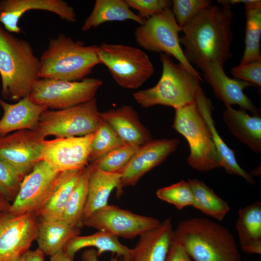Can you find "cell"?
<instances>
[{
  "label": "cell",
  "instance_id": "29",
  "mask_svg": "<svg viewBox=\"0 0 261 261\" xmlns=\"http://www.w3.org/2000/svg\"><path fill=\"white\" fill-rule=\"evenodd\" d=\"M131 20L139 25L146 20L134 14L125 0H96L93 10L85 20L82 30L86 31L108 22Z\"/></svg>",
  "mask_w": 261,
  "mask_h": 261
},
{
  "label": "cell",
  "instance_id": "22",
  "mask_svg": "<svg viewBox=\"0 0 261 261\" xmlns=\"http://www.w3.org/2000/svg\"><path fill=\"white\" fill-rule=\"evenodd\" d=\"M196 103L198 109L207 124L212 135L216 148L220 160L221 167L229 174L237 175L247 182L254 184L253 176L238 163L234 152L222 139L216 129L213 118L212 102L201 88L197 94Z\"/></svg>",
  "mask_w": 261,
  "mask_h": 261
},
{
  "label": "cell",
  "instance_id": "21",
  "mask_svg": "<svg viewBox=\"0 0 261 261\" xmlns=\"http://www.w3.org/2000/svg\"><path fill=\"white\" fill-rule=\"evenodd\" d=\"M3 115L0 119V136L23 130H35L42 114L48 109L44 105L33 103L29 95L11 104L0 98Z\"/></svg>",
  "mask_w": 261,
  "mask_h": 261
},
{
  "label": "cell",
  "instance_id": "1",
  "mask_svg": "<svg viewBox=\"0 0 261 261\" xmlns=\"http://www.w3.org/2000/svg\"><path fill=\"white\" fill-rule=\"evenodd\" d=\"M221 6L210 5L184 27L179 42L188 61L199 69L209 62L223 65L232 56L233 35L231 28L233 13L226 0H218Z\"/></svg>",
  "mask_w": 261,
  "mask_h": 261
},
{
  "label": "cell",
  "instance_id": "35",
  "mask_svg": "<svg viewBox=\"0 0 261 261\" xmlns=\"http://www.w3.org/2000/svg\"><path fill=\"white\" fill-rule=\"evenodd\" d=\"M138 147L125 145L111 151L91 163L106 172L120 173L129 163Z\"/></svg>",
  "mask_w": 261,
  "mask_h": 261
},
{
  "label": "cell",
  "instance_id": "23",
  "mask_svg": "<svg viewBox=\"0 0 261 261\" xmlns=\"http://www.w3.org/2000/svg\"><path fill=\"white\" fill-rule=\"evenodd\" d=\"M223 119L228 130L241 142L258 153H261V117L250 116L245 110L225 104Z\"/></svg>",
  "mask_w": 261,
  "mask_h": 261
},
{
  "label": "cell",
  "instance_id": "24",
  "mask_svg": "<svg viewBox=\"0 0 261 261\" xmlns=\"http://www.w3.org/2000/svg\"><path fill=\"white\" fill-rule=\"evenodd\" d=\"M88 167V193L83 213V223L94 212L108 204L110 194L114 188H116L121 177V173L106 172L93 163H89Z\"/></svg>",
  "mask_w": 261,
  "mask_h": 261
},
{
  "label": "cell",
  "instance_id": "8",
  "mask_svg": "<svg viewBox=\"0 0 261 261\" xmlns=\"http://www.w3.org/2000/svg\"><path fill=\"white\" fill-rule=\"evenodd\" d=\"M96 98L62 110H48L41 115L35 131L44 139L79 137L96 132L102 121Z\"/></svg>",
  "mask_w": 261,
  "mask_h": 261
},
{
  "label": "cell",
  "instance_id": "15",
  "mask_svg": "<svg viewBox=\"0 0 261 261\" xmlns=\"http://www.w3.org/2000/svg\"><path fill=\"white\" fill-rule=\"evenodd\" d=\"M95 134L45 139L41 160L60 172L83 169L89 164L90 146Z\"/></svg>",
  "mask_w": 261,
  "mask_h": 261
},
{
  "label": "cell",
  "instance_id": "26",
  "mask_svg": "<svg viewBox=\"0 0 261 261\" xmlns=\"http://www.w3.org/2000/svg\"><path fill=\"white\" fill-rule=\"evenodd\" d=\"M87 247L96 248L98 257L105 252H111L121 257L122 261H130V258L131 248L123 245L118 237L100 231L90 235H78L72 238L66 244L63 250L73 260L78 251Z\"/></svg>",
  "mask_w": 261,
  "mask_h": 261
},
{
  "label": "cell",
  "instance_id": "5",
  "mask_svg": "<svg viewBox=\"0 0 261 261\" xmlns=\"http://www.w3.org/2000/svg\"><path fill=\"white\" fill-rule=\"evenodd\" d=\"M162 72L157 84L133 93L135 101L148 108L161 105L179 108L194 102L199 89L200 80L180 63H175L167 55L160 53Z\"/></svg>",
  "mask_w": 261,
  "mask_h": 261
},
{
  "label": "cell",
  "instance_id": "13",
  "mask_svg": "<svg viewBox=\"0 0 261 261\" xmlns=\"http://www.w3.org/2000/svg\"><path fill=\"white\" fill-rule=\"evenodd\" d=\"M60 173L44 160L37 162L24 177L8 211L14 215L37 214L49 198Z\"/></svg>",
  "mask_w": 261,
  "mask_h": 261
},
{
  "label": "cell",
  "instance_id": "20",
  "mask_svg": "<svg viewBox=\"0 0 261 261\" xmlns=\"http://www.w3.org/2000/svg\"><path fill=\"white\" fill-rule=\"evenodd\" d=\"M174 230L171 219L168 218L142 234L131 248L130 261H166Z\"/></svg>",
  "mask_w": 261,
  "mask_h": 261
},
{
  "label": "cell",
  "instance_id": "41",
  "mask_svg": "<svg viewBox=\"0 0 261 261\" xmlns=\"http://www.w3.org/2000/svg\"><path fill=\"white\" fill-rule=\"evenodd\" d=\"M44 255L38 248L34 250H29L17 261H45Z\"/></svg>",
  "mask_w": 261,
  "mask_h": 261
},
{
  "label": "cell",
  "instance_id": "18",
  "mask_svg": "<svg viewBox=\"0 0 261 261\" xmlns=\"http://www.w3.org/2000/svg\"><path fill=\"white\" fill-rule=\"evenodd\" d=\"M31 10L52 12L69 22L76 21L73 8L62 0H2L0 1V23L8 32L19 33V19Z\"/></svg>",
  "mask_w": 261,
  "mask_h": 261
},
{
  "label": "cell",
  "instance_id": "40",
  "mask_svg": "<svg viewBox=\"0 0 261 261\" xmlns=\"http://www.w3.org/2000/svg\"><path fill=\"white\" fill-rule=\"evenodd\" d=\"M166 261H193L184 249L178 244L173 241Z\"/></svg>",
  "mask_w": 261,
  "mask_h": 261
},
{
  "label": "cell",
  "instance_id": "42",
  "mask_svg": "<svg viewBox=\"0 0 261 261\" xmlns=\"http://www.w3.org/2000/svg\"><path fill=\"white\" fill-rule=\"evenodd\" d=\"M97 251L91 248L85 251L82 255L83 261H99ZM109 261H120L118 257H112Z\"/></svg>",
  "mask_w": 261,
  "mask_h": 261
},
{
  "label": "cell",
  "instance_id": "33",
  "mask_svg": "<svg viewBox=\"0 0 261 261\" xmlns=\"http://www.w3.org/2000/svg\"><path fill=\"white\" fill-rule=\"evenodd\" d=\"M125 145V143L114 129L102 119L91 144L89 164Z\"/></svg>",
  "mask_w": 261,
  "mask_h": 261
},
{
  "label": "cell",
  "instance_id": "43",
  "mask_svg": "<svg viewBox=\"0 0 261 261\" xmlns=\"http://www.w3.org/2000/svg\"><path fill=\"white\" fill-rule=\"evenodd\" d=\"M64 251L62 250L51 256H50V261H72Z\"/></svg>",
  "mask_w": 261,
  "mask_h": 261
},
{
  "label": "cell",
  "instance_id": "2",
  "mask_svg": "<svg viewBox=\"0 0 261 261\" xmlns=\"http://www.w3.org/2000/svg\"><path fill=\"white\" fill-rule=\"evenodd\" d=\"M173 241L180 245L193 261H241L230 231L206 218L181 221L174 230Z\"/></svg>",
  "mask_w": 261,
  "mask_h": 261
},
{
  "label": "cell",
  "instance_id": "39",
  "mask_svg": "<svg viewBox=\"0 0 261 261\" xmlns=\"http://www.w3.org/2000/svg\"><path fill=\"white\" fill-rule=\"evenodd\" d=\"M231 73L236 79L261 86V61L239 64L231 69Z\"/></svg>",
  "mask_w": 261,
  "mask_h": 261
},
{
  "label": "cell",
  "instance_id": "27",
  "mask_svg": "<svg viewBox=\"0 0 261 261\" xmlns=\"http://www.w3.org/2000/svg\"><path fill=\"white\" fill-rule=\"evenodd\" d=\"M81 228L72 226L61 219H39L36 240L44 255L52 256L63 250L67 243L80 235Z\"/></svg>",
  "mask_w": 261,
  "mask_h": 261
},
{
  "label": "cell",
  "instance_id": "10",
  "mask_svg": "<svg viewBox=\"0 0 261 261\" xmlns=\"http://www.w3.org/2000/svg\"><path fill=\"white\" fill-rule=\"evenodd\" d=\"M102 84L99 79L87 77L79 81L40 79L29 96L31 101L51 110L69 108L95 98Z\"/></svg>",
  "mask_w": 261,
  "mask_h": 261
},
{
  "label": "cell",
  "instance_id": "36",
  "mask_svg": "<svg viewBox=\"0 0 261 261\" xmlns=\"http://www.w3.org/2000/svg\"><path fill=\"white\" fill-rule=\"evenodd\" d=\"M25 176L0 159V193L9 203L15 199Z\"/></svg>",
  "mask_w": 261,
  "mask_h": 261
},
{
  "label": "cell",
  "instance_id": "32",
  "mask_svg": "<svg viewBox=\"0 0 261 261\" xmlns=\"http://www.w3.org/2000/svg\"><path fill=\"white\" fill-rule=\"evenodd\" d=\"M89 179L88 166L84 168L65 206L61 220L76 228L83 226V213L86 203Z\"/></svg>",
  "mask_w": 261,
  "mask_h": 261
},
{
  "label": "cell",
  "instance_id": "4",
  "mask_svg": "<svg viewBox=\"0 0 261 261\" xmlns=\"http://www.w3.org/2000/svg\"><path fill=\"white\" fill-rule=\"evenodd\" d=\"M98 45H86L63 34L51 39L40 60V78L79 81L100 64Z\"/></svg>",
  "mask_w": 261,
  "mask_h": 261
},
{
  "label": "cell",
  "instance_id": "38",
  "mask_svg": "<svg viewBox=\"0 0 261 261\" xmlns=\"http://www.w3.org/2000/svg\"><path fill=\"white\" fill-rule=\"evenodd\" d=\"M130 8L138 12L137 14L146 20L167 8H171L172 2L169 0H125Z\"/></svg>",
  "mask_w": 261,
  "mask_h": 261
},
{
  "label": "cell",
  "instance_id": "37",
  "mask_svg": "<svg viewBox=\"0 0 261 261\" xmlns=\"http://www.w3.org/2000/svg\"><path fill=\"white\" fill-rule=\"evenodd\" d=\"M172 2V13L181 29L212 3L210 0H174Z\"/></svg>",
  "mask_w": 261,
  "mask_h": 261
},
{
  "label": "cell",
  "instance_id": "12",
  "mask_svg": "<svg viewBox=\"0 0 261 261\" xmlns=\"http://www.w3.org/2000/svg\"><path fill=\"white\" fill-rule=\"evenodd\" d=\"M160 223L155 218L137 214L109 204L94 212L83 223V226L127 239L140 236Z\"/></svg>",
  "mask_w": 261,
  "mask_h": 261
},
{
  "label": "cell",
  "instance_id": "6",
  "mask_svg": "<svg viewBox=\"0 0 261 261\" xmlns=\"http://www.w3.org/2000/svg\"><path fill=\"white\" fill-rule=\"evenodd\" d=\"M172 127L183 136L190 149L188 164L199 171L221 167L220 160L210 130L196 102L175 109Z\"/></svg>",
  "mask_w": 261,
  "mask_h": 261
},
{
  "label": "cell",
  "instance_id": "34",
  "mask_svg": "<svg viewBox=\"0 0 261 261\" xmlns=\"http://www.w3.org/2000/svg\"><path fill=\"white\" fill-rule=\"evenodd\" d=\"M157 197L174 205L177 209L192 206L194 203L193 192L188 181L181 180L169 186L158 189Z\"/></svg>",
  "mask_w": 261,
  "mask_h": 261
},
{
  "label": "cell",
  "instance_id": "44",
  "mask_svg": "<svg viewBox=\"0 0 261 261\" xmlns=\"http://www.w3.org/2000/svg\"><path fill=\"white\" fill-rule=\"evenodd\" d=\"M11 203L0 193V213L8 211Z\"/></svg>",
  "mask_w": 261,
  "mask_h": 261
},
{
  "label": "cell",
  "instance_id": "30",
  "mask_svg": "<svg viewBox=\"0 0 261 261\" xmlns=\"http://www.w3.org/2000/svg\"><path fill=\"white\" fill-rule=\"evenodd\" d=\"M246 17L245 49L239 64L261 61V1L243 0Z\"/></svg>",
  "mask_w": 261,
  "mask_h": 261
},
{
  "label": "cell",
  "instance_id": "16",
  "mask_svg": "<svg viewBox=\"0 0 261 261\" xmlns=\"http://www.w3.org/2000/svg\"><path fill=\"white\" fill-rule=\"evenodd\" d=\"M44 140L29 130L0 136V159L26 176L41 160Z\"/></svg>",
  "mask_w": 261,
  "mask_h": 261
},
{
  "label": "cell",
  "instance_id": "3",
  "mask_svg": "<svg viewBox=\"0 0 261 261\" xmlns=\"http://www.w3.org/2000/svg\"><path fill=\"white\" fill-rule=\"evenodd\" d=\"M40 60L28 41L0 23V76L3 99L18 101L29 95L40 79Z\"/></svg>",
  "mask_w": 261,
  "mask_h": 261
},
{
  "label": "cell",
  "instance_id": "19",
  "mask_svg": "<svg viewBox=\"0 0 261 261\" xmlns=\"http://www.w3.org/2000/svg\"><path fill=\"white\" fill-rule=\"evenodd\" d=\"M102 119L110 125L126 145L140 146L152 140L149 130L141 123L131 105L100 112Z\"/></svg>",
  "mask_w": 261,
  "mask_h": 261
},
{
  "label": "cell",
  "instance_id": "25",
  "mask_svg": "<svg viewBox=\"0 0 261 261\" xmlns=\"http://www.w3.org/2000/svg\"><path fill=\"white\" fill-rule=\"evenodd\" d=\"M236 228L241 250L246 253L261 255L260 202H255L239 210Z\"/></svg>",
  "mask_w": 261,
  "mask_h": 261
},
{
  "label": "cell",
  "instance_id": "14",
  "mask_svg": "<svg viewBox=\"0 0 261 261\" xmlns=\"http://www.w3.org/2000/svg\"><path fill=\"white\" fill-rule=\"evenodd\" d=\"M177 138L151 140L139 146L131 159L120 172L121 177L116 188L117 197L126 187L135 186L147 173L160 164L179 145Z\"/></svg>",
  "mask_w": 261,
  "mask_h": 261
},
{
  "label": "cell",
  "instance_id": "11",
  "mask_svg": "<svg viewBox=\"0 0 261 261\" xmlns=\"http://www.w3.org/2000/svg\"><path fill=\"white\" fill-rule=\"evenodd\" d=\"M34 212L0 213V261H17L36 240L39 219Z\"/></svg>",
  "mask_w": 261,
  "mask_h": 261
},
{
  "label": "cell",
  "instance_id": "17",
  "mask_svg": "<svg viewBox=\"0 0 261 261\" xmlns=\"http://www.w3.org/2000/svg\"><path fill=\"white\" fill-rule=\"evenodd\" d=\"M200 69L215 96L225 104H237L242 110L248 111L253 115H259L258 109L244 93L245 88L254 85L229 77L224 71L223 65L217 61L205 63Z\"/></svg>",
  "mask_w": 261,
  "mask_h": 261
},
{
  "label": "cell",
  "instance_id": "7",
  "mask_svg": "<svg viewBox=\"0 0 261 261\" xmlns=\"http://www.w3.org/2000/svg\"><path fill=\"white\" fill-rule=\"evenodd\" d=\"M101 64L105 65L121 87L136 89L153 74L154 66L147 54L135 47L102 43L98 46Z\"/></svg>",
  "mask_w": 261,
  "mask_h": 261
},
{
  "label": "cell",
  "instance_id": "31",
  "mask_svg": "<svg viewBox=\"0 0 261 261\" xmlns=\"http://www.w3.org/2000/svg\"><path fill=\"white\" fill-rule=\"evenodd\" d=\"M188 181L193 194L192 206L206 215L222 221L230 210L227 203L202 181L189 179Z\"/></svg>",
  "mask_w": 261,
  "mask_h": 261
},
{
  "label": "cell",
  "instance_id": "9",
  "mask_svg": "<svg viewBox=\"0 0 261 261\" xmlns=\"http://www.w3.org/2000/svg\"><path fill=\"white\" fill-rule=\"evenodd\" d=\"M178 26L171 8L146 19L134 32L139 45L146 50L175 58L190 73L202 80L201 74L187 60L179 42Z\"/></svg>",
  "mask_w": 261,
  "mask_h": 261
},
{
  "label": "cell",
  "instance_id": "28",
  "mask_svg": "<svg viewBox=\"0 0 261 261\" xmlns=\"http://www.w3.org/2000/svg\"><path fill=\"white\" fill-rule=\"evenodd\" d=\"M82 170H72L60 173L49 198L36 214L39 219H61Z\"/></svg>",
  "mask_w": 261,
  "mask_h": 261
}]
</instances>
